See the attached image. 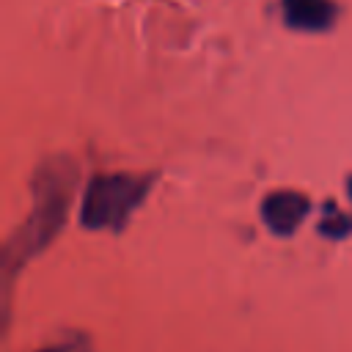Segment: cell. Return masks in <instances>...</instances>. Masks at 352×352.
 Here are the masks:
<instances>
[{
	"mask_svg": "<svg viewBox=\"0 0 352 352\" xmlns=\"http://www.w3.org/2000/svg\"><path fill=\"white\" fill-rule=\"evenodd\" d=\"M151 187V176L135 173H102L96 176L82 201V223L88 228H121L132 209Z\"/></svg>",
	"mask_w": 352,
	"mask_h": 352,
	"instance_id": "cell-2",
	"label": "cell"
},
{
	"mask_svg": "<svg viewBox=\"0 0 352 352\" xmlns=\"http://www.w3.org/2000/svg\"><path fill=\"white\" fill-rule=\"evenodd\" d=\"M41 352H88L85 341H69V344H58V346H47Z\"/></svg>",
	"mask_w": 352,
	"mask_h": 352,
	"instance_id": "cell-5",
	"label": "cell"
},
{
	"mask_svg": "<svg viewBox=\"0 0 352 352\" xmlns=\"http://www.w3.org/2000/svg\"><path fill=\"white\" fill-rule=\"evenodd\" d=\"M305 212H308V198L302 192H294V190L270 192L264 206H261V214L275 234H292L302 223Z\"/></svg>",
	"mask_w": 352,
	"mask_h": 352,
	"instance_id": "cell-3",
	"label": "cell"
},
{
	"mask_svg": "<svg viewBox=\"0 0 352 352\" xmlns=\"http://www.w3.org/2000/svg\"><path fill=\"white\" fill-rule=\"evenodd\" d=\"M72 184H74V170L69 162H47L44 170L36 176V204H33V214L25 223V228L19 231L16 245H11V250L22 256H30L36 248L47 245V239L58 231L63 212L69 206V195H72Z\"/></svg>",
	"mask_w": 352,
	"mask_h": 352,
	"instance_id": "cell-1",
	"label": "cell"
},
{
	"mask_svg": "<svg viewBox=\"0 0 352 352\" xmlns=\"http://www.w3.org/2000/svg\"><path fill=\"white\" fill-rule=\"evenodd\" d=\"M283 16L297 30H324L336 19L333 0H283Z\"/></svg>",
	"mask_w": 352,
	"mask_h": 352,
	"instance_id": "cell-4",
	"label": "cell"
},
{
	"mask_svg": "<svg viewBox=\"0 0 352 352\" xmlns=\"http://www.w3.org/2000/svg\"><path fill=\"white\" fill-rule=\"evenodd\" d=\"M349 192H352V179H349Z\"/></svg>",
	"mask_w": 352,
	"mask_h": 352,
	"instance_id": "cell-6",
	"label": "cell"
}]
</instances>
